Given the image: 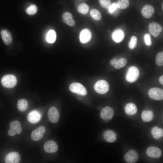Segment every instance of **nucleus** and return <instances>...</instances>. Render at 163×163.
<instances>
[{
	"label": "nucleus",
	"mask_w": 163,
	"mask_h": 163,
	"mask_svg": "<svg viewBox=\"0 0 163 163\" xmlns=\"http://www.w3.org/2000/svg\"><path fill=\"white\" fill-rule=\"evenodd\" d=\"M139 155L137 152L134 150H131L127 152L124 155V158L126 161L128 163H134L138 160Z\"/></svg>",
	"instance_id": "9d476101"
},
{
	"label": "nucleus",
	"mask_w": 163,
	"mask_h": 163,
	"mask_svg": "<svg viewBox=\"0 0 163 163\" xmlns=\"http://www.w3.org/2000/svg\"><path fill=\"white\" fill-rule=\"evenodd\" d=\"M20 160L19 154L16 152L9 153L5 158V162L6 163H18Z\"/></svg>",
	"instance_id": "9b49d317"
},
{
	"label": "nucleus",
	"mask_w": 163,
	"mask_h": 163,
	"mask_svg": "<svg viewBox=\"0 0 163 163\" xmlns=\"http://www.w3.org/2000/svg\"><path fill=\"white\" fill-rule=\"evenodd\" d=\"M146 153L149 157L157 158L160 157L161 155V152L158 148L155 146H151L147 149Z\"/></svg>",
	"instance_id": "ddd939ff"
},
{
	"label": "nucleus",
	"mask_w": 163,
	"mask_h": 163,
	"mask_svg": "<svg viewBox=\"0 0 163 163\" xmlns=\"http://www.w3.org/2000/svg\"><path fill=\"white\" fill-rule=\"evenodd\" d=\"M37 10V6L34 5H32L27 8L26 11V13L29 15H33L36 13Z\"/></svg>",
	"instance_id": "2f4dec72"
},
{
	"label": "nucleus",
	"mask_w": 163,
	"mask_h": 163,
	"mask_svg": "<svg viewBox=\"0 0 163 163\" xmlns=\"http://www.w3.org/2000/svg\"><path fill=\"white\" fill-rule=\"evenodd\" d=\"M62 19L63 21L70 26H73L75 24V22L72 18V15L69 12H65L62 15Z\"/></svg>",
	"instance_id": "4be33fe9"
},
{
	"label": "nucleus",
	"mask_w": 163,
	"mask_h": 163,
	"mask_svg": "<svg viewBox=\"0 0 163 163\" xmlns=\"http://www.w3.org/2000/svg\"><path fill=\"white\" fill-rule=\"evenodd\" d=\"M117 8L116 3H113L108 8L109 12L110 13H112L116 10Z\"/></svg>",
	"instance_id": "c9c22d12"
},
{
	"label": "nucleus",
	"mask_w": 163,
	"mask_h": 163,
	"mask_svg": "<svg viewBox=\"0 0 163 163\" xmlns=\"http://www.w3.org/2000/svg\"><path fill=\"white\" fill-rule=\"evenodd\" d=\"M156 64L158 66H162L163 65V52L159 53L156 55L155 59Z\"/></svg>",
	"instance_id": "473e14b6"
},
{
	"label": "nucleus",
	"mask_w": 163,
	"mask_h": 163,
	"mask_svg": "<svg viewBox=\"0 0 163 163\" xmlns=\"http://www.w3.org/2000/svg\"><path fill=\"white\" fill-rule=\"evenodd\" d=\"M46 131V129L44 126H39L32 132L31 137L32 139L35 141L40 140L42 138Z\"/></svg>",
	"instance_id": "0eeeda50"
},
{
	"label": "nucleus",
	"mask_w": 163,
	"mask_h": 163,
	"mask_svg": "<svg viewBox=\"0 0 163 163\" xmlns=\"http://www.w3.org/2000/svg\"><path fill=\"white\" fill-rule=\"evenodd\" d=\"M8 133L11 136H14L16 134L15 131L12 129L11 128L8 130Z\"/></svg>",
	"instance_id": "e433bc0d"
},
{
	"label": "nucleus",
	"mask_w": 163,
	"mask_h": 163,
	"mask_svg": "<svg viewBox=\"0 0 163 163\" xmlns=\"http://www.w3.org/2000/svg\"><path fill=\"white\" fill-rule=\"evenodd\" d=\"M137 38L136 36H133L131 38L128 43V47L131 50L134 49L137 43Z\"/></svg>",
	"instance_id": "7c9ffc66"
},
{
	"label": "nucleus",
	"mask_w": 163,
	"mask_h": 163,
	"mask_svg": "<svg viewBox=\"0 0 163 163\" xmlns=\"http://www.w3.org/2000/svg\"><path fill=\"white\" fill-rule=\"evenodd\" d=\"M28 120L32 123L38 122L40 120L41 115L37 111L34 110L31 111L27 115Z\"/></svg>",
	"instance_id": "f3484780"
},
{
	"label": "nucleus",
	"mask_w": 163,
	"mask_h": 163,
	"mask_svg": "<svg viewBox=\"0 0 163 163\" xmlns=\"http://www.w3.org/2000/svg\"><path fill=\"white\" fill-rule=\"evenodd\" d=\"M56 35L54 30H51L48 32L46 39L47 41L49 43H54L56 39Z\"/></svg>",
	"instance_id": "bb28decb"
},
{
	"label": "nucleus",
	"mask_w": 163,
	"mask_h": 163,
	"mask_svg": "<svg viewBox=\"0 0 163 163\" xmlns=\"http://www.w3.org/2000/svg\"><path fill=\"white\" fill-rule=\"evenodd\" d=\"M124 37V34L123 31L120 29L116 30L112 34V39L117 43L121 42L123 39Z\"/></svg>",
	"instance_id": "6ab92c4d"
},
{
	"label": "nucleus",
	"mask_w": 163,
	"mask_h": 163,
	"mask_svg": "<svg viewBox=\"0 0 163 163\" xmlns=\"http://www.w3.org/2000/svg\"><path fill=\"white\" fill-rule=\"evenodd\" d=\"M124 110L126 113L129 115H132L135 114L137 111L136 105L131 103L126 104Z\"/></svg>",
	"instance_id": "412c9836"
},
{
	"label": "nucleus",
	"mask_w": 163,
	"mask_h": 163,
	"mask_svg": "<svg viewBox=\"0 0 163 163\" xmlns=\"http://www.w3.org/2000/svg\"><path fill=\"white\" fill-rule=\"evenodd\" d=\"M2 39L6 45L10 44L12 41V37L10 32L6 30H2L1 32Z\"/></svg>",
	"instance_id": "aec40b11"
},
{
	"label": "nucleus",
	"mask_w": 163,
	"mask_h": 163,
	"mask_svg": "<svg viewBox=\"0 0 163 163\" xmlns=\"http://www.w3.org/2000/svg\"><path fill=\"white\" fill-rule=\"evenodd\" d=\"M91 33L88 29H84L81 32L79 35V39L81 42L82 43H86L91 39Z\"/></svg>",
	"instance_id": "2eb2a0df"
},
{
	"label": "nucleus",
	"mask_w": 163,
	"mask_h": 163,
	"mask_svg": "<svg viewBox=\"0 0 163 163\" xmlns=\"http://www.w3.org/2000/svg\"><path fill=\"white\" fill-rule=\"evenodd\" d=\"M69 88L70 91L73 93L82 95H85L87 94L85 88L80 83H73L70 85Z\"/></svg>",
	"instance_id": "39448f33"
},
{
	"label": "nucleus",
	"mask_w": 163,
	"mask_h": 163,
	"mask_svg": "<svg viewBox=\"0 0 163 163\" xmlns=\"http://www.w3.org/2000/svg\"><path fill=\"white\" fill-rule=\"evenodd\" d=\"M110 64L116 69H120L124 66L127 63V60L122 58L119 59L113 58L110 61Z\"/></svg>",
	"instance_id": "4468645a"
},
{
	"label": "nucleus",
	"mask_w": 163,
	"mask_h": 163,
	"mask_svg": "<svg viewBox=\"0 0 163 163\" xmlns=\"http://www.w3.org/2000/svg\"><path fill=\"white\" fill-rule=\"evenodd\" d=\"M144 41L146 45L148 46H150L151 45L152 43L150 35L149 34L147 33L145 35Z\"/></svg>",
	"instance_id": "f704fd0d"
},
{
	"label": "nucleus",
	"mask_w": 163,
	"mask_h": 163,
	"mask_svg": "<svg viewBox=\"0 0 163 163\" xmlns=\"http://www.w3.org/2000/svg\"><path fill=\"white\" fill-rule=\"evenodd\" d=\"M103 136L105 140L108 142H112L116 141L117 135L113 131L108 130L104 132Z\"/></svg>",
	"instance_id": "a211bd4d"
},
{
	"label": "nucleus",
	"mask_w": 163,
	"mask_h": 163,
	"mask_svg": "<svg viewBox=\"0 0 163 163\" xmlns=\"http://www.w3.org/2000/svg\"><path fill=\"white\" fill-rule=\"evenodd\" d=\"M90 14L94 19L97 21L100 20L102 17L100 12L95 9H91L90 12Z\"/></svg>",
	"instance_id": "c85d7f7f"
},
{
	"label": "nucleus",
	"mask_w": 163,
	"mask_h": 163,
	"mask_svg": "<svg viewBox=\"0 0 163 163\" xmlns=\"http://www.w3.org/2000/svg\"><path fill=\"white\" fill-rule=\"evenodd\" d=\"M114 111L113 109L109 106H106L102 109L100 113V116L105 120H111L113 116Z\"/></svg>",
	"instance_id": "423d86ee"
},
{
	"label": "nucleus",
	"mask_w": 163,
	"mask_h": 163,
	"mask_svg": "<svg viewBox=\"0 0 163 163\" xmlns=\"http://www.w3.org/2000/svg\"><path fill=\"white\" fill-rule=\"evenodd\" d=\"M148 27L150 33L155 37H158L162 30V27L155 22L150 23Z\"/></svg>",
	"instance_id": "6e6552de"
},
{
	"label": "nucleus",
	"mask_w": 163,
	"mask_h": 163,
	"mask_svg": "<svg viewBox=\"0 0 163 163\" xmlns=\"http://www.w3.org/2000/svg\"><path fill=\"white\" fill-rule=\"evenodd\" d=\"M94 88L95 91L100 94H104L108 91L109 85L105 80H101L97 81L94 85Z\"/></svg>",
	"instance_id": "7ed1b4c3"
},
{
	"label": "nucleus",
	"mask_w": 163,
	"mask_h": 163,
	"mask_svg": "<svg viewBox=\"0 0 163 163\" xmlns=\"http://www.w3.org/2000/svg\"><path fill=\"white\" fill-rule=\"evenodd\" d=\"M152 136L155 139H158L163 136V130L157 126L153 127L151 130Z\"/></svg>",
	"instance_id": "b1692460"
},
{
	"label": "nucleus",
	"mask_w": 163,
	"mask_h": 163,
	"mask_svg": "<svg viewBox=\"0 0 163 163\" xmlns=\"http://www.w3.org/2000/svg\"><path fill=\"white\" fill-rule=\"evenodd\" d=\"M116 5L117 8L125 9L129 6V0H118Z\"/></svg>",
	"instance_id": "cd10ccee"
},
{
	"label": "nucleus",
	"mask_w": 163,
	"mask_h": 163,
	"mask_svg": "<svg viewBox=\"0 0 163 163\" xmlns=\"http://www.w3.org/2000/svg\"><path fill=\"white\" fill-rule=\"evenodd\" d=\"M17 106L19 111L21 112L25 111L28 108V101L24 99H20L18 101Z\"/></svg>",
	"instance_id": "a878e982"
},
{
	"label": "nucleus",
	"mask_w": 163,
	"mask_h": 163,
	"mask_svg": "<svg viewBox=\"0 0 163 163\" xmlns=\"http://www.w3.org/2000/svg\"><path fill=\"white\" fill-rule=\"evenodd\" d=\"M10 127L12 129L16 134H19L22 132V127L20 122L18 120L12 121L10 124Z\"/></svg>",
	"instance_id": "393cba45"
},
{
	"label": "nucleus",
	"mask_w": 163,
	"mask_h": 163,
	"mask_svg": "<svg viewBox=\"0 0 163 163\" xmlns=\"http://www.w3.org/2000/svg\"><path fill=\"white\" fill-rule=\"evenodd\" d=\"M154 12V9L153 7L150 5H146L142 8L141 13L142 16L146 18H149L151 17Z\"/></svg>",
	"instance_id": "dca6fc26"
},
{
	"label": "nucleus",
	"mask_w": 163,
	"mask_h": 163,
	"mask_svg": "<svg viewBox=\"0 0 163 163\" xmlns=\"http://www.w3.org/2000/svg\"><path fill=\"white\" fill-rule=\"evenodd\" d=\"M148 95L149 97L152 99L161 100L163 99V90L158 88H152L149 90Z\"/></svg>",
	"instance_id": "20e7f679"
},
{
	"label": "nucleus",
	"mask_w": 163,
	"mask_h": 163,
	"mask_svg": "<svg viewBox=\"0 0 163 163\" xmlns=\"http://www.w3.org/2000/svg\"><path fill=\"white\" fill-rule=\"evenodd\" d=\"M2 85L6 88H12L14 87L17 83L16 77L13 75H7L4 76L1 79Z\"/></svg>",
	"instance_id": "f03ea898"
},
{
	"label": "nucleus",
	"mask_w": 163,
	"mask_h": 163,
	"mask_svg": "<svg viewBox=\"0 0 163 163\" xmlns=\"http://www.w3.org/2000/svg\"><path fill=\"white\" fill-rule=\"evenodd\" d=\"M43 148L44 150L48 153H54L58 149L57 145L53 140H49L45 142Z\"/></svg>",
	"instance_id": "f8f14e48"
},
{
	"label": "nucleus",
	"mask_w": 163,
	"mask_h": 163,
	"mask_svg": "<svg viewBox=\"0 0 163 163\" xmlns=\"http://www.w3.org/2000/svg\"><path fill=\"white\" fill-rule=\"evenodd\" d=\"M139 75L138 69L136 66L130 67L126 75V79L127 81L132 83L135 82L138 78Z\"/></svg>",
	"instance_id": "f257e3e1"
},
{
	"label": "nucleus",
	"mask_w": 163,
	"mask_h": 163,
	"mask_svg": "<svg viewBox=\"0 0 163 163\" xmlns=\"http://www.w3.org/2000/svg\"><path fill=\"white\" fill-rule=\"evenodd\" d=\"M159 81L160 83L162 85H163V75H161L159 79Z\"/></svg>",
	"instance_id": "4c0bfd02"
},
{
	"label": "nucleus",
	"mask_w": 163,
	"mask_h": 163,
	"mask_svg": "<svg viewBox=\"0 0 163 163\" xmlns=\"http://www.w3.org/2000/svg\"><path fill=\"white\" fill-rule=\"evenodd\" d=\"M48 117L49 120L53 123H56L59 119V114L57 109L54 107H52L48 112Z\"/></svg>",
	"instance_id": "1a4fd4ad"
},
{
	"label": "nucleus",
	"mask_w": 163,
	"mask_h": 163,
	"mask_svg": "<svg viewBox=\"0 0 163 163\" xmlns=\"http://www.w3.org/2000/svg\"><path fill=\"white\" fill-rule=\"evenodd\" d=\"M141 118L145 122H149L151 121L153 117V112L150 110H144L141 114Z\"/></svg>",
	"instance_id": "5701e85b"
},
{
	"label": "nucleus",
	"mask_w": 163,
	"mask_h": 163,
	"mask_svg": "<svg viewBox=\"0 0 163 163\" xmlns=\"http://www.w3.org/2000/svg\"><path fill=\"white\" fill-rule=\"evenodd\" d=\"M101 6L104 8H108L111 5L110 0H99Z\"/></svg>",
	"instance_id": "72a5a7b5"
},
{
	"label": "nucleus",
	"mask_w": 163,
	"mask_h": 163,
	"mask_svg": "<svg viewBox=\"0 0 163 163\" xmlns=\"http://www.w3.org/2000/svg\"><path fill=\"white\" fill-rule=\"evenodd\" d=\"M78 11L83 14H87L89 10V7L88 5L85 3L81 4L78 8Z\"/></svg>",
	"instance_id": "c756f323"
}]
</instances>
